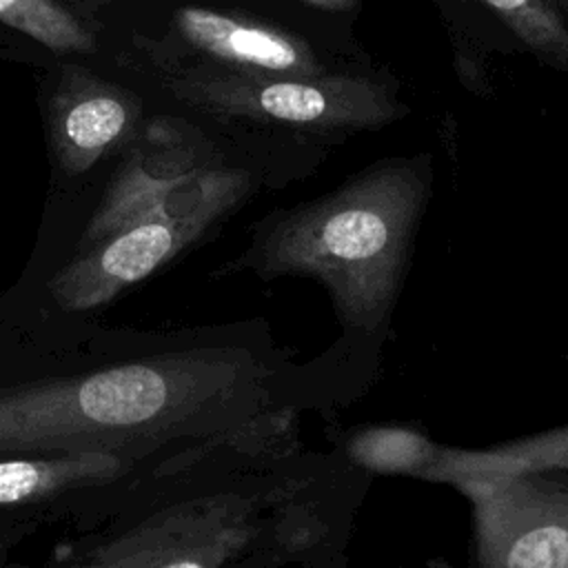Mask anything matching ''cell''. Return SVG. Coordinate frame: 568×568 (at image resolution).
<instances>
[{
  "instance_id": "1",
  "label": "cell",
  "mask_w": 568,
  "mask_h": 568,
  "mask_svg": "<svg viewBox=\"0 0 568 568\" xmlns=\"http://www.w3.org/2000/svg\"><path fill=\"white\" fill-rule=\"evenodd\" d=\"M0 359V453L115 450L153 464L255 453L280 430L268 366L217 331H40Z\"/></svg>"
},
{
  "instance_id": "2",
  "label": "cell",
  "mask_w": 568,
  "mask_h": 568,
  "mask_svg": "<svg viewBox=\"0 0 568 568\" xmlns=\"http://www.w3.org/2000/svg\"><path fill=\"white\" fill-rule=\"evenodd\" d=\"M426 200L417 164L379 166L331 195L277 213L240 264L262 277L322 282L346 328L379 331L397 300Z\"/></svg>"
},
{
  "instance_id": "3",
  "label": "cell",
  "mask_w": 568,
  "mask_h": 568,
  "mask_svg": "<svg viewBox=\"0 0 568 568\" xmlns=\"http://www.w3.org/2000/svg\"><path fill=\"white\" fill-rule=\"evenodd\" d=\"M158 493L140 477L113 501V519L73 544L51 568H237L264 528V499L248 488Z\"/></svg>"
},
{
  "instance_id": "4",
  "label": "cell",
  "mask_w": 568,
  "mask_h": 568,
  "mask_svg": "<svg viewBox=\"0 0 568 568\" xmlns=\"http://www.w3.org/2000/svg\"><path fill=\"white\" fill-rule=\"evenodd\" d=\"M202 229L144 213L106 237L80 248L38 288V331H62L91 324L126 288L146 280L178 257ZM31 331V328H29Z\"/></svg>"
},
{
  "instance_id": "5",
  "label": "cell",
  "mask_w": 568,
  "mask_h": 568,
  "mask_svg": "<svg viewBox=\"0 0 568 568\" xmlns=\"http://www.w3.org/2000/svg\"><path fill=\"white\" fill-rule=\"evenodd\" d=\"M457 488L473 501L484 568H568V484L530 473Z\"/></svg>"
},
{
  "instance_id": "6",
  "label": "cell",
  "mask_w": 568,
  "mask_h": 568,
  "mask_svg": "<svg viewBox=\"0 0 568 568\" xmlns=\"http://www.w3.org/2000/svg\"><path fill=\"white\" fill-rule=\"evenodd\" d=\"M158 464L115 450L0 453V524L87 513L93 499L115 497Z\"/></svg>"
},
{
  "instance_id": "7",
  "label": "cell",
  "mask_w": 568,
  "mask_h": 568,
  "mask_svg": "<svg viewBox=\"0 0 568 568\" xmlns=\"http://www.w3.org/2000/svg\"><path fill=\"white\" fill-rule=\"evenodd\" d=\"M237 89L240 106L308 129L366 126L395 113L382 89L348 78H268L255 84L242 82Z\"/></svg>"
},
{
  "instance_id": "8",
  "label": "cell",
  "mask_w": 568,
  "mask_h": 568,
  "mask_svg": "<svg viewBox=\"0 0 568 568\" xmlns=\"http://www.w3.org/2000/svg\"><path fill=\"white\" fill-rule=\"evenodd\" d=\"M178 24L184 38L197 49L244 69L280 78L331 75L306 47L271 29L200 7L180 9Z\"/></svg>"
},
{
  "instance_id": "9",
  "label": "cell",
  "mask_w": 568,
  "mask_h": 568,
  "mask_svg": "<svg viewBox=\"0 0 568 568\" xmlns=\"http://www.w3.org/2000/svg\"><path fill=\"white\" fill-rule=\"evenodd\" d=\"M552 468H568V428L519 439L493 450H450L437 446L424 477L462 486L466 481L501 479Z\"/></svg>"
},
{
  "instance_id": "10",
  "label": "cell",
  "mask_w": 568,
  "mask_h": 568,
  "mask_svg": "<svg viewBox=\"0 0 568 568\" xmlns=\"http://www.w3.org/2000/svg\"><path fill=\"white\" fill-rule=\"evenodd\" d=\"M129 122L126 104L113 95L95 93L73 102L60 120L62 155L69 169H87L118 140Z\"/></svg>"
},
{
  "instance_id": "11",
  "label": "cell",
  "mask_w": 568,
  "mask_h": 568,
  "mask_svg": "<svg viewBox=\"0 0 568 568\" xmlns=\"http://www.w3.org/2000/svg\"><path fill=\"white\" fill-rule=\"evenodd\" d=\"M348 457L366 470L424 477L437 444L424 433L399 426L364 428L348 442Z\"/></svg>"
},
{
  "instance_id": "12",
  "label": "cell",
  "mask_w": 568,
  "mask_h": 568,
  "mask_svg": "<svg viewBox=\"0 0 568 568\" xmlns=\"http://www.w3.org/2000/svg\"><path fill=\"white\" fill-rule=\"evenodd\" d=\"M530 51L568 71V18L555 0H477Z\"/></svg>"
},
{
  "instance_id": "13",
  "label": "cell",
  "mask_w": 568,
  "mask_h": 568,
  "mask_svg": "<svg viewBox=\"0 0 568 568\" xmlns=\"http://www.w3.org/2000/svg\"><path fill=\"white\" fill-rule=\"evenodd\" d=\"M0 20L53 51L93 49L91 31L55 0H0Z\"/></svg>"
},
{
  "instance_id": "14",
  "label": "cell",
  "mask_w": 568,
  "mask_h": 568,
  "mask_svg": "<svg viewBox=\"0 0 568 568\" xmlns=\"http://www.w3.org/2000/svg\"><path fill=\"white\" fill-rule=\"evenodd\" d=\"M36 521H2L0 524V568H4L11 550L33 530Z\"/></svg>"
}]
</instances>
